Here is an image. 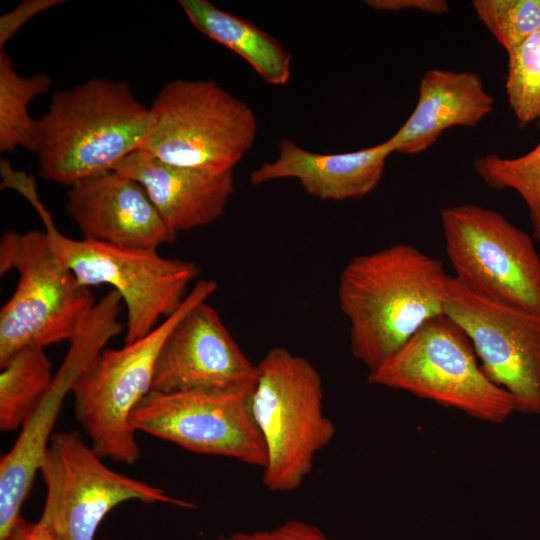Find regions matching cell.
Masks as SVG:
<instances>
[{"label": "cell", "instance_id": "1", "mask_svg": "<svg viewBox=\"0 0 540 540\" xmlns=\"http://www.w3.org/2000/svg\"><path fill=\"white\" fill-rule=\"evenodd\" d=\"M450 278L441 260L410 244L353 257L341 272L337 290L349 322L353 357L371 372L428 320L445 314Z\"/></svg>", "mask_w": 540, "mask_h": 540}, {"label": "cell", "instance_id": "2", "mask_svg": "<svg viewBox=\"0 0 540 540\" xmlns=\"http://www.w3.org/2000/svg\"><path fill=\"white\" fill-rule=\"evenodd\" d=\"M151 121L126 82L95 78L52 96L37 120L40 177L68 185L112 170L141 148Z\"/></svg>", "mask_w": 540, "mask_h": 540}, {"label": "cell", "instance_id": "3", "mask_svg": "<svg viewBox=\"0 0 540 540\" xmlns=\"http://www.w3.org/2000/svg\"><path fill=\"white\" fill-rule=\"evenodd\" d=\"M257 368L251 409L267 450L262 482L270 491L291 492L311 472L336 428L324 413L322 378L310 361L273 347Z\"/></svg>", "mask_w": 540, "mask_h": 540}, {"label": "cell", "instance_id": "4", "mask_svg": "<svg viewBox=\"0 0 540 540\" xmlns=\"http://www.w3.org/2000/svg\"><path fill=\"white\" fill-rule=\"evenodd\" d=\"M213 280H199L181 306L141 339L120 349L104 348L75 380L71 394L75 419L101 457L127 465L140 456L131 415L150 392L156 360L177 323L216 291Z\"/></svg>", "mask_w": 540, "mask_h": 540}, {"label": "cell", "instance_id": "5", "mask_svg": "<svg viewBox=\"0 0 540 540\" xmlns=\"http://www.w3.org/2000/svg\"><path fill=\"white\" fill-rule=\"evenodd\" d=\"M35 207L51 244L63 263L87 287L108 285L127 312L124 344L150 333L160 318L172 315L187 296L200 268L191 261L166 258L156 249H137L89 239H73L58 231L29 178L14 186Z\"/></svg>", "mask_w": 540, "mask_h": 540}, {"label": "cell", "instance_id": "6", "mask_svg": "<svg viewBox=\"0 0 540 540\" xmlns=\"http://www.w3.org/2000/svg\"><path fill=\"white\" fill-rule=\"evenodd\" d=\"M12 270L18 282L0 311V364L26 347L70 342L97 303L59 258L46 231L3 233L0 275Z\"/></svg>", "mask_w": 540, "mask_h": 540}, {"label": "cell", "instance_id": "7", "mask_svg": "<svg viewBox=\"0 0 540 540\" xmlns=\"http://www.w3.org/2000/svg\"><path fill=\"white\" fill-rule=\"evenodd\" d=\"M150 115L139 150L176 166L233 172L256 139L253 110L212 80L166 83Z\"/></svg>", "mask_w": 540, "mask_h": 540}, {"label": "cell", "instance_id": "8", "mask_svg": "<svg viewBox=\"0 0 540 540\" xmlns=\"http://www.w3.org/2000/svg\"><path fill=\"white\" fill-rule=\"evenodd\" d=\"M367 382L457 409L478 420L503 423L515 411L510 393L484 373L464 330L442 314L428 320Z\"/></svg>", "mask_w": 540, "mask_h": 540}, {"label": "cell", "instance_id": "9", "mask_svg": "<svg viewBox=\"0 0 540 540\" xmlns=\"http://www.w3.org/2000/svg\"><path fill=\"white\" fill-rule=\"evenodd\" d=\"M39 472L46 498L38 521L57 540H94L106 515L130 500L196 507L160 487L110 469L76 430L52 435Z\"/></svg>", "mask_w": 540, "mask_h": 540}, {"label": "cell", "instance_id": "10", "mask_svg": "<svg viewBox=\"0 0 540 540\" xmlns=\"http://www.w3.org/2000/svg\"><path fill=\"white\" fill-rule=\"evenodd\" d=\"M454 277L492 300L540 315V255L533 238L496 210L476 204L441 211Z\"/></svg>", "mask_w": 540, "mask_h": 540}, {"label": "cell", "instance_id": "11", "mask_svg": "<svg viewBox=\"0 0 540 540\" xmlns=\"http://www.w3.org/2000/svg\"><path fill=\"white\" fill-rule=\"evenodd\" d=\"M254 389V388H253ZM253 389L228 392H149L131 424L198 454L264 468L267 450L251 409Z\"/></svg>", "mask_w": 540, "mask_h": 540}, {"label": "cell", "instance_id": "12", "mask_svg": "<svg viewBox=\"0 0 540 540\" xmlns=\"http://www.w3.org/2000/svg\"><path fill=\"white\" fill-rule=\"evenodd\" d=\"M445 314L470 339L486 376L540 416V315L485 297L451 276Z\"/></svg>", "mask_w": 540, "mask_h": 540}, {"label": "cell", "instance_id": "13", "mask_svg": "<svg viewBox=\"0 0 540 540\" xmlns=\"http://www.w3.org/2000/svg\"><path fill=\"white\" fill-rule=\"evenodd\" d=\"M121 333V325L109 310L96 308L83 330L70 341L67 355L45 395L20 428L12 448L0 460V540L21 519L36 473L46 455L52 431L72 386L105 345Z\"/></svg>", "mask_w": 540, "mask_h": 540}, {"label": "cell", "instance_id": "14", "mask_svg": "<svg viewBox=\"0 0 540 540\" xmlns=\"http://www.w3.org/2000/svg\"><path fill=\"white\" fill-rule=\"evenodd\" d=\"M253 364L207 301L174 327L156 360L151 392H228L253 389Z\"/></svg>", "mask_w": 540, "mask_h": 540}, {"label": "cell", "instance_id": "15", "mask_svg": "<svg viewBox=\"0 0 540 540\" xmlns=\"http://www.w3.org/2000/svg\"><path fill=\"white\" fill-rule=\"evenodd\" d=\"M66 209L84 239L157 250L173 243L177 236L143 186L113 169L71 185Z\"/></svg>", "mask_w": 540, "mask_h": 540}, {"label": "cell", "instance_id": "16", "mask_svg": "<svg viewBox=\"0 0 540 540\" xmlns=\"http://www.w3.org/2000/svg\"><path fill=\"white\" fill-rule=\"evenodd\" d=\"M113 170L143 186L167 227L176 235L217 220L235 190L233 172L211 173L176 166L143 150L132 152Z\"/></svg>", "mask_w": 540, "mask_h": 540}, {"label": "cell", "instance_id": "17", "mask_svg": "<svg viewBox=\"0 0 540 540\" xmlns=\"http://www.w3.org/2000/svg\"><path fill=\"white\" fill-rule=\"evenodd\" d=\"M278 157L250 174L253 185L292 178L303 190L321 200L343 201L367 196L384 174L387 158L394 153L383 143L344 153L321 154L305 150L289 139L279 142Z\"/></svg>", "mask_w": 540, "mask_h": 540}, {"label": "cell", "instance_id": "18", "mask_svg": "<svg viewBox=\"0 0 540 540\" xmlns=\"http://www.w3.org/2000/svg\"><path fill=\"white\" fill-rule=\"evenodd\" d=\"M494 102L477 73L431 68L420 78L415 108L388 140L394 152L419 154L446 129L478 125L493 111Z\"/></svg>", "mask_w": 540, "mask_h": 540}, {"label": "cell", "instance_id": "19", "mask_svg": "<svg viewBox=\"0 0 540 540\" xmlns=\"http://www.w3.org/2000/svg\"><path fill=\"white\" fill-rule=\"evenodd\" d=\"M179 5L198 31L242 57L264 82L288 83L292 56L272 35L207 0H180Z\"/></svg>", "mask_w": 540, "mask_h": 540}, {"label": "cell", "instance_id": "20", "mask_svg": "<svg viewBox=\"0 0 540 540\" xmlns=\"http://www.w3.org/2000/svg\"><path fill=\"white\" fill-rule=\"evenodd\" d=\"M0 430L15 431L35 410L54 374L45 348H23L0 364Z\"/></svg>", "mask_w": 540, "mask_h": 540}, {"label": "cell", "instance_id": "21", "mask_svg": "<svg viewBox=\"0 0 540 540\" xmlns=\"http://www.w3.org/2000/svg\"><path fill=\"white\" fill-rule=\"evenodd\" d=\"M52 79L45 73L20 76L12 60L0 51V151L13 152L19 146L35 152L37 120L29 114L30 103L46 94Z\"/></svg>", "mask_w": 540, "mask_h": 540}, {"label": "cell", "instance_id": "22", "mask_svg": "<svg viewBox=\"0 0 540 540\" xmlns=\"http://www.w3.org/2000/svg\"><path fill=\"white\" fill-rule=\"evenodd\" d=\"M474 168L490 188L513 189L523 198L533 237L540 240V140L532 150L519 157L503 158L495 154L478 157Z\"/></svg>", "mask_w": 540, "mask_h": 540}, {"label": "cell", "instance_id": "23", "mask_svg": "<svg viewBox=\"0 0 540 540\" xmlns=\"http://www.w3.org/2000/svg\"><path fill=\"white\" fill-rule=\"evenodd\" d=\"M505 88L519 127L540 120V29L508 53Z\"/></svg>", "mask_w": 540, "mask_h": 540}, {"label": "cell", "instance_id": "24", "mask_svg": "<svg viewBox=\"0 0 540 540\" xmlns=\"http://www.w3.org/2000/svg\"><path fill=\"white\" fill-rule=\"evenodd\" d=\"M472 7L507 54L540 29V0H474Z\"/></svg>", "mask_w": 540, "mask_h": 540}, {"label": "cell", "instance_id": "25", "mask_svg": "<svg viewBox=\"0 0 540 540\" xmlns=\"http://www.w3.org/2000/svg\"><path fill=\"white\" fill-rule=\"evenodd\" d=\"M217 540H331L318 527L300 520H288L276 528L253 532H235Z\"/></svg>", "mask_w": 540, "mask_h": 540}, {"label": "cell", "instance_id": "26", "mask_svg": "<svg viewBox=\"0 0 540 540\" xmlns=\"http://www.w3.org/2000/svg\"><path fill=\"white\" fill-rule=\"evenodd\" d=\"M61 0H29L21 2L14 10L5 13L0 19V47L33 17L41 12L59 5Z\"/></svg>", "mask_w": 540, "mask_h": 540}, {"label": "cell", "instance_id": "27", "mask_svg": "<svg viewBox=\"0 0 540 540\" xmlns=\"http://www.w3.org/2000/svg\"><path fill=\"white\" fill-rule=\"evenodd\" d=\"M366 4L377 10L393 12L415 9L439 15L449 10L448 3L444 0H367Z\"/></svg>", "mask_w": 540, "mask_h": 540}, {"label": "cell", "instance_id": "28", "mask_svg": "<svg viewBox=\"0 0 540 540\" xmlns=\"http://www.w3.org/2000/svg\"><path fill=\"white\" fill-rule=\"evenodd\" d=\"M3 540H57L39 521L32 523L23 517Z\"/></svg>", "mask_w": 540, "mask_h": 540}, {"label": "cell", "instance_id": "29", "mask_svg": "<svg viewBox=\"0 0 540 540\" xmlns=\"http://www.w3.org/2000/svg\"><path fill=\"white\" fill-rule=\"evenodd\" d=\"M101 540H116V539H112V538H103Z\"/></svg>", "mask_w": 540, "mask_h": 540}]
</instances>
